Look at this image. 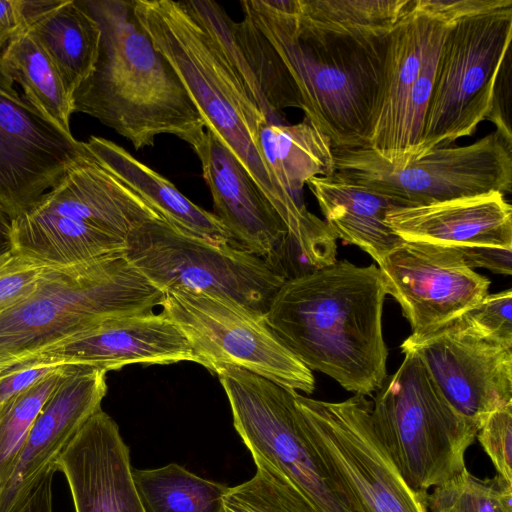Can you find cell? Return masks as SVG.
Masks as SVG:
<instances>
[{"label":"cell","mask_w":512,"mask_h":512,"mask_svg":"<svg viewBox=\"0 0 512 512\" xmlns=\"http://www.w3.org/2000/svg\"><path fill=\"white\" fill-rule=\"evenodd\" d=\"M160 306L189 341L197 364L211 373L238 367L290 390L313 393L312 371L283 344L264 314L222 296L184 290L164 293Z\"/></svg>","instance_id":"12"},{"label":"cell","mask_w":512,"mask_h":512,"mask_svg":"<svg viewBox=\"0 0 512 512\" xmlns=\"http://www.w3.org/2000/svg\"><path fill=\"white\" fill-rule=\"evenodd\" d=\"M441 23L414 9L412 0L387 37L383 83L368 148L393 166L409 162L406 119L410 97Z\"/></svg>","instance_id":"21"},{"label":"cell","mask_w":512,"mask_h":512,"mask_svg":"<svg viewBox=\"0 0 512 512\" xmlns=\"http://www.w3.org/2000/svg\"><path fill=\"white\" fill-rule=\"evenodd\" d=\"M181 361L197 363L189 341L163 312L151 311L106 320L14 365L40 362L88 365L108 372L131 364L163 365Z\"/></svg>","instance_id":"18"},{"label":"cell","mask_w":512,"mask_h":512,"mask_svg":"<svg viewBox=\"0 0 512 512\" xmlns=\"http://www.w3.org/2000/svg\"><path fill=\"white\" fill-rule=\"evenodd\" d=\"M378 266L386 293L400 304L415 336L463 315L488 294L490 285L453 246L404 241Z\"/></svg>","instance_id":"15"},{"label":"cell","mask_w":512,"mask_h":512,"mask_svg":"<svg viewBox=\"0 0 512 512\" xmlns=\"http://www.w3.org/2000/svg\"><path fill=\"white\" fill-rule=\"evenodd\" d=\"M82 2L102 35L95 68L73 94L74 112L96 118L136 150L169 134L197 154L206 140L204 121L176 71L140 26L132 0Z\"/></svg>","instance_id":"3"},{"label":"cell","mask_w":512,"mask_h":512,"mask_svg":"<svg viewBox=\"0 0 512 512\" xmlns=\"http://www.w3.org/2000/svg\"><path fill=\"white\" fill-rule=\"evenodd\" d=\"M310 437L358 500L363 512H429L427 493L412 489L379 440L364 395L326 402L298 392Z\"/></svg>","instance_id":"13"},{"label":"cell","mask_w":512,"mask_h":512,"mask_svg":"<svg viewBox=\"0 0 512 512\" xmlns=\"http://www.w3.org/2000/svg\"><path fill=\"white\" fill-rule=\"evenodd\" d=\"M458 320L480 337L512 348V290L487 294Z\"/></svg>","instance_id":"33"},{"label":"cell","mask_w":512,"mask_h":512,"mask_svg":"<svg viewBox=\"0 0 512 512\" xmlns=\"http://www.w3.org/2000/svg\"><path fill=\"white\" fill-rule=\"evenodd\" d=\"M68 364L26 363L0 371V408L10 399Z\"/></svg>","instance_id":"37"},{"label":"cell","mask_w":512,"mask_h":512,"mask_svg":"<svg viewBox=\"0 0 512 512\" xmlns=\"http://www.w3.org/2000/svg\"><path fill=\"white\" fill-rule=\"evenodd\" d=\"M476 438L492 461L496 475L512 483V402L491 412Z\"/></svg>","instance_id":"35"},{"label":"cell","mask_w":512,"mask_h":512,"mask_svg":"<svg viewBox=\"0 0 512 512\" xmlns=\"http://www.w3.org/2000/svg\"><path fill=\"white\" fill-rule=\"evenodd\" d=\"M466 265L473 269L486 268L494 273L512 274V248H498L487 246L457 247Z\"/></svg>","instance_id":"39"},{"label":"cell","mask_w":512,"mask_h":512,"mask_svg":"<svg viewBox=\"0 0 512 512\" xmlns=\"http://www.w3.org/2000/svg\"><path fill=\"white\" fill-rule=\"evenodd\" d=\"M55 467L49 469L15 512H52V480Z\"/></svg>","instance_id":"41"},{"label":"cell","mask_w":512,"mask_h":512,"mask_svg":"<svg viewBox=\"0 0 512 512\" xmlns=\"http://www.w3.org/2000/svg\"><path fill=\"white\" fill-rule=\"evenodd\" d=\"M68 482L75 512H145L132 476L130 452L117 423L102 409L55 461Z\"/></svg>","instance_id":"19"},{"label":"cell","mask_w":512,"mask_h":512,"mask_svg":"<svg viewBox=\"0 0 512 512\" xmlns=\"http://www.w3.org/2000/svg\"><path fill=\"white\" fill-rule=\"evenodd\" d=\"M233 424L255 463L293 485L318 512H363L358 500L313 443L296 391L244 369L217 370Z\"/></svg>","instance_id":"8"},{"label":"cell","mask_w":512,"mask_h":512,"mask_svg":"<svg viewBox=\"0 0 512 512\" xmlns=\"http://www.w3.org/2000/svg\"><path fill=\"white\" fill-rule=\"evenodd\" d=\"M333 154V174L406 207L511 191L512 140L498 130L466 146L435 147L400 167L368 147Z\"/></svg>","instance_id":"10"},{"label":"cell","mask_w":512,"mask_h":512,"mask_svg":"<svg viewBox=\"0 0 512 512\" xmlns=\"http://www.w3.org/2000/svg\"><path fill=\"white\" fill-rule=\"evenodd\" d=\"M135 16L156 49L176 71L211 131L240 161L285 223L303 238L315 223L301 199L277 182L258 146L269 121L214 46L186 1L132 0Z\"/></svg>","instance_id":"4"},{"label":"cell","mask_w":512,"mask_h":512,"mask_svg":"<svg viewBox=\"0 0 512 512\" xmlns=\"http://www.w3.org/2000/svg\"><path fill=\"white\" fill-rule=\"evenodd\" d=\"M86 142L44 117L0 66V210L12 221L71 169L92 159Z\"/></svg>","instance_id":"14"},{"label":"cell","mask_w":512,"mask_h":512,"mask_svg":"<svg viewBox=\"0 0 512 512\" xmlns=\"http://www.w3.org/2000/svg\"><path fill=\"white\" fill-rule=\"evenodd\" d=\"M28 31L55 64L73 99L95 68L102 35L99 23L82 0H59Z\"/></svg>","instance_id":"25"},{"label":"cell","mask_w":512,"mask_h":512,"mask_svg":"<svg viewBox=\"0 0 512 512\" xmlns=\"http://www.w3.org/2000/svg\"><path fill=\"white\" fill-rule=\"evenodd\" d=\"M426 503L429 512H512V483L498 475L481 479L466 468L433 487Z\"/></svg>","instance_id":"31"},{"label":"cell","mask_w":512,"mask_h":512,"mask_svg":"<svg viewBox=\"0 0 512 512\" xmlns=\"http://www.w3.org/2000/svg\"><path fill=\"white\" fill-rule=\"evenodd\" d=\"M133 481L145 512H226L228 486L170 463L155 469L132 468Z\"/></svg>","instance_id":"28"},{"label":"cell","mask_w":512,"mask_h":512,"mask_svg":"<svg viewBox=\"0 0 512 512\" xmlns=\"http://www.w3.org/2000/svg\"><path fill=\"white\" fill-rule=\"evenodd\" d=\"M258 146L278 184L297 199L309 179L334 173L330 140L306 118L292 125L263 122Z\"/></svg>","instance_id":"26"},{"label":"cell","mask_w":512,"mask_h":512,"mask_svg":"<svg viewBox=\"0 0 512 512\" xmlns=\"http://www.w3.org/2000/svg\"><path fill=\"white\" fill-rule=\"evenodd\" d=\"M0 66L25 99L44 117L71 133L73 99L55 64L28 31H22L0 53Z\"/></svg>","instance_id":"27"},{"label":"cell","mask_w":512,"mask_h":512,"mask_svg":"<svg viewBox=\"0 0 512 512\" xmlns=\"http://www.w3.org/2000/svg\"><path fill=\"white\" fill-rule=\"evenodd\" d=\"M386 295L374 264L335 261L286 280L264 319L309 370L366 396L379 390L387 377L382 332Z\"/></svg>","instance_id":"1"},{"label":"cell","mask_w":512,"mask_h":512,"mask_svg":"<svg viewBox=\"0 0 512 512\" xmlns=\"http://www.w3.org/2000/svg\"><path fill=\"white\" fill-rule=\"evenodd\" d=\"M26 29L21 0H0V53Z\"/></svg>","instance_id":"40"},{"label":"cell","mask_w":512,"mask_h":512,"mask_svg":"<svg viewBox=\"0 0 512 512\" xmlns=\"http://www.w3.org/2000/svg\"><path fill=\"white\" fill-rule=\"evenodd\" d=\"M125 255L163 293L213 294L260 314L286 281L265 259L238 246L188 236L162 219L132 232Z\"/></svg>","instance_id":"11"},{"label":"cell","mask_w":512,"mask_h":512,"mask_svg":"<svg viewBox=\"0 0 512 512\" xmlns=\"http://www.w3.org/2000/svg\"><path fill=\"white\" fill-rule=\"evenodd\" d=\"M291 249V248H290ZM293 252V251H292ZM294 253V252H293ZM295 254V253H294ZM296 255V254H295ZM300 258V257H299ZM301 259V258H300ZM302 260V259H301ZM303 261V260H302ZM304 262V261H303ZM305 263V262H304ZM306 264V263H305ZM307 265V264H306ZM308 266V265H307ZM309 267V266H308ZM310 268V267H309ZM311 269V268H310ZM312 270V269H311ZM316 271V270H315Z\"/></svg>","instance_id":"43"},{"label":"cell","mask_w":512,"mask_h":512,"mask_svg":"<svg viewBox=\"0 0 512 512\" xmlns=\"http://www.w3.org/2000/svg\"><path fill=\"white\" fill-rule=\"evenodd\" d=\"M86 145L103 167L136 192L177 231L222 246H238L213 213L193 203L172 182L121 146L97 136H91Z\"/></svg>","instance_id":"23"},{"label":"cell","mask_w":512,"mask_h":512,"mask_svg":"<svg viewBox=\"0 0 512 512\" xmlns=\"http://www.w3.org/2000/svg\"><path fill=\"white\" fill-rule=\"evenodd\" d=\"M73 366L46 376L0 408V493L12 475L27 435L46 400Z\"/></svg>","instance_id":"30"},{"label":"cell","mask_w":512,"mask_h":512,"mask_svg":"<svg viewBox=\"0 0 512 512\" xmlns=\"http://www.w3.org/2000/svg\"><path fill=\"white\" fill-rule=\"evenodd\" d=\"M401 350L422 359L445 398L478 428L512 402V348L480 337L458 318L434 332L411 334Z\"/></svg>","instance_id":"16"},{"label":"cell","mask_w":512,"mask_h":512,"mask_svg":"<svg viewBox=\"0 0 512 512\" xmlns=\"http://www.w3.org/2000/svg\"><path fill=\"white\" fill-rule=\"evenodd\" d=\"M512 39V3L451 23L439 46L417 156L471 135L487 118Z\"/></svg>","instance_id":"9"},{"label":"cell","mask_w":512,"mask_h":512,"mask_svg":"<svg viewBox=\"0 0 512 512\" xmlns=\"http://www.w3.org/2000/svg\"><path fill=\"white\" fill-rule=\"evenodd\" d=\"M511 76V49L509 48L497 73L493 88L491 109L486 119L496 126V130L512 140L510 124Z\"/></svg>","instance_id":"38"},{"label":"cell","mask_w":512,"mask_h":512,"mask_svg":"<svg viewBox=\"0 0 512 512\" xmlns=\"http://www.w3.org/2000/svg\"><path fill=\"white\" fill-rule=\"evenodd\" d=\"M14 249L13 221L0 210V256Z\"/></svg>","instance_id":"42"},{"label":"cell","mask_w":512,"mask_h":512,"mask_svg":"<svg viewBox=\"0 0 512 512\" xmlns=\"http://www.w3.org/2000/svg\"><path fill=\"white\" fill-rule=\"evenodd\" d=\"M106 371L73 365L35 419L11 477L0 493V512H15L83 425L101 409ZM56 469V468H55Z\"/></svg>","instance_id":"17"},{"label":"cell","mask_w":512,"mask_h":512,"mask_svg":"<svg viewBox=\"0 0 512 512\" xmlns=\"http://www.w3.org/2000/svg\"><path fill=\"white\" fill-rule=\"evenodd\" d=\"M412 0H299L298 15L319 27L349 33L388 35Z\"/></svg>","instance_id":"29"},{"label":"cell","mask_w":512,"mask_h":512,"mask_svg":"<svg viewBox=\"0 0 512 512\" xmlns=\"http://www.w3.org/2000/svg\"><path fill=\"white\" fill-rule=\"evenodd\" d=\"M512 0H413V7L448 25L469 15L511 4Z\"/></svg>","instance_id":"36"},{"label":"cell","mask_w":512,"mask_h":512,"mask_svg":"<svg viewBox=\"0 0 512 512\" xmlns=\"http://www.w3.org/2000/svg\"><path fill=\"white\" fill-rule=\"evenodd\" d=\"M372 402L374 430L407 484L427 493L466 469L478 426L445 398L411 350Z\"/></svg>","instance_id":"7"},{"label":"cell","mask_w":512,"mask_h":512,"mask_svg":"<svg viewBox=\"0 0 512 512\" xmlns=\"http://www.w3.org/2000/svg\"><path fill=\"white\" fill-rule=\"evenodd\" d=\"M157 219L146 201L93 157L13 221L14 246L44 264L74 266L125 254L132 232Z\"/></svg>","instance_id":"6"},{"label":"cell","mask_w":512,"mask_h":512,"mask_svg":"<svg viewBox=\"0 0 512 512\" xmlns=\"http://www.w3.org/2000/svg\"><path fill=\"white\" fill-rule=\"evenodd\" d=\"M163 298L125 254L50 266L28 296L0 313V371L106 320L151 312Z\"/></svg>","instance_id":"5"},{"label":"cell","mask_w":512,"mask_h":512,"mask_svg":"<svg viewBox=\"0 0 512 512\" xmlns=\"http://www.w3.org/2000/svg\"><path fill=\"white\" fill-rule=\"evenodd\" d=\"M248 481L230 487L224 496L226 512H318L285 478L261 463Z\"/></svg>","instance_id":"32"},{"label":"cell","mask_w":512,"mask_h":512,"mask_svg":"<svg viewBox=\"0 0 512 512\" xmlns=\"http://www.w3.org/2000/svg\"><path fill=\"white\" fill-rule=\"evenodd\" d=\"M213 199V214L242 249L265 259L275 270L288 230L254 179L209 130L196 154ZM277 271V270H276Z\"/></svg>","instance_id":"20"},{"label":"cell","mask_w":512,"mask_h":512,"mask_svg":"<svg viewBox=\"0 0 512 512\" xmlns=\"http://www.w3.org/2000/svg\"><path fill=\"white\" fill-rule=\"evenodd\" d=\"M386 223L406 242L512 248V207L500 192L395 208Z\"/></svg>","instance_id":"22"},{"label":"cell","mask_w":512,"mask_h":512,"mask_svg":"<svg viewBox=\"0 0 512 512\" xmlns=\"http://www.w3.org/2000/svg\"><path fill=\"white\" fill-rule=\"evenodd\" d=\"M289 73L305 118L333 149L368 147L378 110L388 35L334 31L270 0L240 2Z\"/></svg>","instance_id":"2"},{"label":"cell","mask_w":512,"mask_h":512,"mask_svg":"<svg viewBox=\"0 0 512 512\" xmlns=\"http://www.w3.org/2000/svg\"><path fill=\"white\" fill-rule=\"evenodd\" d=\"M50 265L14 249L0 256V313L28 296Z\"/></svg>","instance_id":"34"},{"label":"cell","mask_w":512,"mask_h":512,"mask_svg":"<svg viewBox=\"0 0 512 512\" xmlns=\"http://www.w3.org/2000/svg\"><path fill=\"white\" fill-rule=\"evenodd\" d=\"M306 184L335 236L358 246L377 263L404 243L386 223L388 211L406 207L401 202L335 174L313 177Z\"/></svg>","instance_id":"24"}]
</instances>
